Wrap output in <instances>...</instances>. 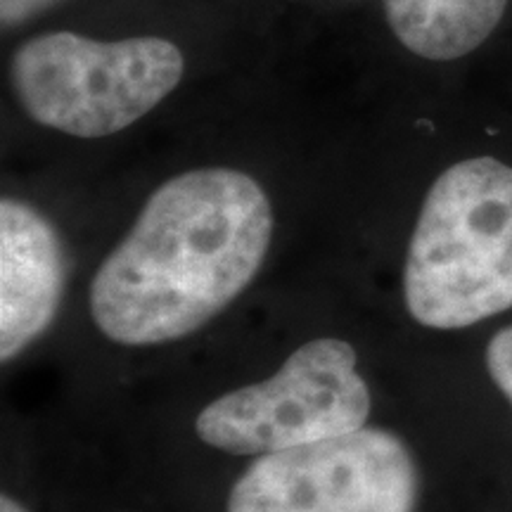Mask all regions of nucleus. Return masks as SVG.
Segmentation results:
<instances>
[{
	"mask_svg": "<svg viewBox=\"0 0 512 512\" xmlns=\"http://www.w3.org/2000/svg\"><path fill=\"white\" fill-rule=\"evenodd\" d=\"M271 238V202L252 176L216 166L169 178L95 273V325L126 347L188 337L247 290Z\"/></svg>",
	"mask_w": 512,
	"mask_h": 512,
	"instance_id": "nucleus-1",
	"label": "nucleus"
},
{
	"mask_svg": "<svg viewBox=\"0 0 512 512\" xmlns=\"http://www.w3.org/2000/svg\"><path fill=\"white\" fill-rule=\"evenodd\" d=\"M508 0H384L396 38L425 60L470 55L498 27Z\"/></svg>",
	"mask_w": 512,
	"mask_h": 512,
	"instance_id": "nucleus-7",
	"label": "nucleus"
},
{
	"mask_svg": "<svg viewBox=\"0 0 512 512\" xmlns=\"http://www.w3.org/2000/svg\"><path fill=\"white\" fill-rule=\"evenodd\" d=\"M183 55L159 36L124 41L53 31L12 55L10 83L36 124L74 138H105L155 110L183 79Z\"/></svg>",
	"mask_w": 512,
	"mask_h": 512,
	"instance_id": "nucleus-3",
	"label": "nucleus"
},
{
	"mask_svg": "<svg viewBox=\"0 0 512 512\" xmlns=\"http://www.w3.org/2000/svg\"><path fill=\"white\" fill-rule=\"evenodd\" d=\"M0 512H27V510H24L22 505L15 501V498L3 496V498H0Z\"/></svg>",
	"mask_w": 512,
	"mask_h": 512,
	"instance_id": "nucleus-10",
	"label": "nucleus"
},
{
	"mask_svg": "<svg viewBox=\"0 0 512 512\" xmlns=\"http://www.w3.org/2000/svg\"><path fill=\"white\" fill-rule=\"evenodd\" d=\"M67 259L53 223L31 204L0 202V358L22 354L60 311Z\"/></svg>",
	"mask_w": 512,
	"mask_h": 512,
	"instance_id": "nucleus-6",
	"label": "nucleus"
},
{
	"mask_svg": "<svg viewBox=\"0 0 512 512\" xmlns=\"http://www.w3.org/2000/svg\"><path fill=\"white\" fill-rule=\"evenodd\" d=\"M57 3H62V0H0V19H3L5 29H12Z\"/></svg>",
	"mask_w": 512,
	"mask_h": 512,
	"instance_id": "nucleus-9",
	"label": "nucleus"
},
{
	"mask_svg": "<svg viewBox=\"0 0 512 512\" xmlns=\"http://www.w3.org/2000/svg\"><path fill=\"white\" fill-rule=\"evenodd\" d=\"M403 299L434 330L512 309V166L472 157L434 181L408 245Z\"/></svg>",
	"mask_w": 512,
	"mask_h": 512,
	"instance_id": "nucleus-2",
	"label": "nucleus"
},
{
	"mask_svg": "<svg viewBox=\"0 0 512 512\" xmlns=\"http://www.w3.org/2000/svg\"><path fill=\"white\" fill-rule=\"evenodd\" d=\"M370 418V389L342 339L306 342L264 382L211 401L197 415L204 444L233 456H266L356 432Z\"/></svg>",
	"mask_w": 512,
	"mask_h": 512,
	"instance_id": "nucleus-4",
	"label": "nucleus"
},
{
	"mask_svg": "<svg viewBox=\"0 0 512 512\" xmlns=\"http://www.w3.org/2000/svg\"><path fill=\"white\" fill-rule=\"evenodd\" d=\"M486 370L512 406V325L491 337L486 347Z\"/></svg>",
	"mask_w": 512,
	"mask_h": 512,
	"instance_id": "nucleus-8",
	"label": "nucleus"
},
{
	"mask_svg": "<svg viewBox=\"0 0 512 512\" xmlns=\"http://www.w3.org/2000/svg\"><path fill=\"white\" fill-rule=\"evenodd\" d=\"M420 472L406 441L380 427L259 456L228 512H415Z\"/></svg>",
	"mask_w": 512,
	"mask_h": 512,
	"instance_id": "nucleus-5",
	"label": "nucleus"
}]
</instances>
